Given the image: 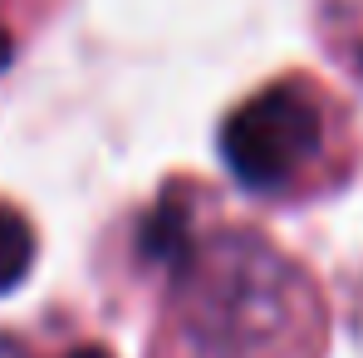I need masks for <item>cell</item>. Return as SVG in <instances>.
<instances>
[{
	"mask_svg": "<svg viewBox=\"0 0 363 358\" xmlns=\"http://www.w3.org/2000/svg\"><path fill=\"white\" fill-rule=\"evenodd\" d=\"M324 147V108L304 84L250 94L221 128V157L250 191H285Z\"/></svg>",
	"mask_w": 363,
	"mask_h": 358,
	"instance_id": "6da1fadb",
	"label": "cell"
},
{
	"mask_svg": "<svg viewBox=\"0 0 363 358\" xmlns=\"http://www.w3.org/2000/svg\"><path fill=\"white\" fill-rule=\"evenodd\" d=\"M35 265V231L30 221L0 201V295H10Z\"/></svg>",
	"mask_w": 363,
	"mask_h": 358,
	"instance_id": "7a4b0ae2",
	"label": "cell"
},
{
	"mask_svg": "<svg viewBox=\"0 0 363 358\" xmlns=\"http://www.w3.org/2000/svg\"><path fill=\"white\" fill-rule=\"evenodd\" d=\"M64 358H113L108 349H74V354H64Z\"/></svg>",
	"mask_w": 363,
	"mask_h": 358,
	"instance_id": "3957f363",
	"label": "cell"
}]
</instances>
